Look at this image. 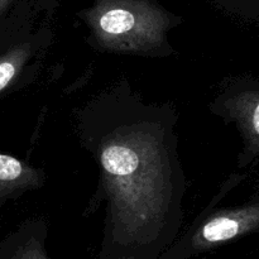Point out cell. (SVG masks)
<instances>
[{
  "instance_id": "6da1fadb",
  "label": "cell",
  "mask_w": 259,
  "mask_h": 259,
  "mask_svg": "<svg viewBox=\"0 0 259 259\" xmlns=\"http://www.w3.org/2000/svg\"><path fill=\"white\" fill-rule=\"evenodd\" d=\"M177 119L172 104L146 103L126 81L77 111L78 138L98 164L106 205L100 259H158L179 239L186 177Z\"/></svg>"
},
{
  "instance_id": "7a4b0ae2",
  "label": "cell",
  "mask_w": 259,
  "mask_h": 259,
  "mask_svg": "<svg viewBox=\"0 0 259 259\" xmlns=\"http://www.w3.org/2000/svg\"><path fill=\"white\" fill-rule=\"evenodd\" d=\"M94 40L100 50L133 53L146 57H166L168 17L138 0H106L90 17Z\"/></svg>"
},
{
  "instance_id": "3957f363",
  "label": "cell",
  "mask_w": 259,
  "mask_h": 259,
  "mask_svg": "<svg viewBox=\"0 0 259 259\" xmlns=\"http://www.w3.org/2000/svg\"><path fill=\"white\" fill-rule=\"evenodd\" d=\"M219 196L220 194L158 259H194L225 243L259 232V194L240 206L214 210Z\"/></svg>"
},
{
  "instance_id": "277c9868",
  "label": "cell",
  "mask_w": 259,
  "mask_h": 259,
  "mask_svg": "<svg viewBox=\"0 0 259 259\" xmlns=\"http://www.w3.org/2000/svg\"><path fill=\"white\" fill-rule=\"evenodd\" d=\"M210 110L237 126L243 141L239 167L259 161V77L230 80L212 101Z\"/></svg>"
},
{
  "instance_id": "5b68a950",
  "label": "cell",
  "mask_w": 259,
  "mask_h": 259,
  "mask_svg": "<svg viewBox=\"0 0 259 259\" xmlns=\"http://www.w3.org/2000/svg\"><path fill=\"white\" fill-rule=\"evenodd\" d=\"M51 43L47 32L34 34L0 55V93L7 90L28 70L38 71Z\"/></svg>"
},
{
  "instance_id": "8992f818",
  "label": "cell",
  "mask_w": 259,
  "mask_h": 259,
  "mask_svg": "<svg viewBox=\"0 0 259 259\" xmlns=\"http://www.w3.org/2000/svg\"><path fill=\"white\" fill-rule=\"evenodd\" d=\"M46 184L43 169L34 168L25 162L0 153V204L17 199L27 191H34Z\"/></svg>"
},
{
  "instance_id": "52a82bcc",
  "label": "cell",
  "mask_w": 259,
  "mask_h": 259,
  "mask_svg": "<svg viewBox=\"0 0 259 259\" xmlns=\"http://www.w3.org/2000/svg\"><path fill=\"white\" fill-rule=\"evenodd\" d=\"M47 235L48 227L45 220H28L9 238L0 259H51L46 250Z\"/></svg>"
},
{
  "instance_id": "ba28073f",
  "label": "cell",
  "mask_w": 259,
  "mask_h": 259,
  "mask_svg": "<svg viewBox=\"0 0 259 259\" xmlns=\"http://www.w3.org/2000/svg\"><path fill=\"white\" fill-rule=\"evenodd\" d=\"M10 0H0V14L4 13V10L7 9L8 5H9Z\"/></svg>"
}]
</instances>
